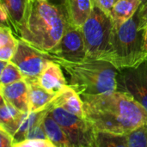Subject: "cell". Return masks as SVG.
Masks as SVG:
<instances>
[{"label":"cell","mask_w":147,"mask_h":147,"mask_svg":"<svg viewBox=\"0 0 147 147\" xmlns=\"http://www.w3.org/2000/svg\"><path fill=\"white\" fill-rule=\"evenodd\" d=\"M113 21L98 7L93 9L82 27L86 48V59L102 60L109 51Z\"/></svg>","instance_id":"obj_5"},{"label":"cell","mask_w":147,"mask_h":147,"mask_svg":"<svg viewBox=\"0 0 147 147\" xmlns=\"http://www.w3.org/2000/svg\"><path fill=\"white\" fill-rule=\"evenodd\" d=\"M51 108H60L75 115L84 117L82 98L80 95L70 85L54 96L47 107V109Z\"/></svg>","instance_id":"obj_12"},{"label":"cell","mask_w":147,"mask_h":147,"mask_svg":"<svg viewBox=\"0 0 147 147\" xmlns=\"http://www.w3.org/2000/svg\"><path fill=\"white\" fill-rule=\"evenodd\" d=\"M14 147H55L47 139H27L20 143L16 144Z\"/></svg>","instance_id":"obj_21"},{"label":"cell","mask_w":147,"mask_h":147,"mask_svg":"<svg viewBox=\"0 0 147 147\" xmlns=\"http://www.w3.org/2000/svg\"><path fill=\"white\" fill-rule=\"evenodd\" d=\"M28 0H0L8 11L10 19V24L18 33L19 27L22 22Z\"/></svg>","instance_id":"obj_19"},{"label":"cell","mask_w":147,"mask_h":147,"mask_svg":"<svg viewBox=\"0 0 147 147\" xmlns=\"http://www.w3.org/2000/svg\"><path fill=\"white\" fill-rule=\"evenodd\" d=\"M14 139L12 135L3 128H0V146L13 147Z\"/></svg>","instance_id":"obj_24"},{"label":"cell","mask_w":147,"mask_h":147,"mask_svg":"<svg viewBox=\"0 0 147 147\" xmlns=\"http://www.w3.org/2000/svg\"><path fill=\"white\" fill-rule=\"evenodd\" d=\"M0 95L1 97L21 112H30L28 84L25 79L8 85H0Z\"/></svg>","instance_id":"obj_10"},{"label":"cell","mask_w":147,"mask_h":147,"mask_svg":"<svg viewBox=\"0 0 147 147\" xmlns=\"http://www.w3.org/2000/svg\"><path fill=\"white\" fill-rule=\"evenodd\" d=\"M138 12V11H137ZM138 13L118 26H113L109 48L102 60L111 63L119 71L139 66L147 60L143 50V30L139 28Z\"/></svg>","instance_id":"obj_4"},{"label":"cell","mask_w":147,"mask_h":147,"mask_svg":"<svg viewBox=\"0 0 147 147\" xmlns=\"http://www.w3.org/2000/svg\"><path fill=\"white\" fill-rule=\"evenodd\" d=\"M19 39H16L9 26L0 27V60L10 61L16 53Z\"/></svg>","instance_id":"obj_18"},{"label":"cell","mask_w":147,"mask_h":147,"mask_svg":"<svg viewBox=\"0 0 147 147\" xmlns=\"http://www.w3.org/2000/svg\"><path fill=\"white\" fill-rule=\"evenodd\" d=\"M41 1H48V0H41Z\"/></svg>","instance_id":"obj_27"},{"label":"cell","mask_w":147,"mask_h":147,"mask_svg":"<svg viewBox=\"0 0 147 147\" xmlns=\"http://www.w3.org/2000/svg\"><path fill=\"white\" fill-rule=\"evenodd\" d=\"M24 79V76L12 61H8L0 71V85H8Z\"/></svg>","instance_id":"obj_20"},{"label":"cell","mask_w":147,"mask_h":147,"mask_svg":"<svg viewBox=\"0 0 147 147\" xmlns=\"http://www.w3.org/2000/svg\"><path fill=\"white\" fill-rule=\"evenodd\" d=\"M117 0H92L93 5L98 7L109 17H111L112 10Z\"/></svg>","instance_id":"obj_22"},{"label":"cell","mask_w":147,"mask_h":147,"mask_svg":"<svg viewBox=\"0 0 147 147\" xmlns=\"http://www.w3.org/2000/svg\"><path fill=\"white\" fill-rule=\"evenodd\" d=\"M141 4L142 0H117L111 14L114 26L121 25L132 18Z\"/></svg>","instance_id":"obj_17"},{"label":"cell","mask_w":147,"mask_h":147,"mask_svg":"<svg viewBox=\"0 0 147 147\" xmlns=\"http://www.w3.org/2000/svg\"><path fill=\"white\" fill-rule=\"evenodd\" d=\"M22 112L1 97L0 104V128L9 133L12 137L16 132L20 121L23 116Z\"/></svg>","instance_id":"obj_15"},{"label":"cell","mask_w":147,"mask_h":147,"mask_svg":"<svg viewBox=\"0 0 147 147\" xmlns=\"http://www.w3.org/2000/svg\"><path fill=\"white\" fill-rule=\"evenodd\" d=\"M28 84V96L30 112H39L47 109L55 94H52L44 89L38 82V79L26 80Z\"/></svg>","instance_id":"obj_14"},{"label":"cell","mask_w":147,"mask_h":147,"mask_svg":"<svg viewBox=\"0 0 147 147\" xmlns=\"http://www.w3.org/2000/svg\"><path fill=\"white\" fill-rule=\"evenodd\" d=\"M68 26L64 3L53 4L48 1L28 0L17 34L22 40L47 53L59 43Z\"/></svg>","instance_id":"obj_2"},{"label":"cell","mask_w":147,"mask_h":147,"mask_svg":"<svg viewBox=\"0 0 147 147\" xmlns=\"http://www.w3.org/2000/svg\"><path fill=\"white\" fill-rule=\"evenodd\" d=\"M63 3L69 23L82 28L92 12V0H64Z\"/></svg>","instance_id":"obj_13"},{"label":"cell","mask_w":147,"mask_h":147,"mask_svg":"<svg viewBox=\"0 0 147 147\" xmlns=\"http://www.w3.org/2000/svg\"><path fill=\"white\" fill-rule=\"evenodd\" d=\"M142 46H143L144 52L147 53V25L145 27V28L143 29V42H142Z\"/></svg>","instance_id":"obj_26"},{"label":"cell","mask_w":147,"mask_h":147,"mask_svg":"<svg viewBox=\"0 0 147 147\" xmlns=\"http://www.w3.org/2000/svg\"><path fill=\"white\" fill-rule=\"evenodd\" d=\"M118 90L128 92L147 110V60L137 67L120 71Z\"/></svg>","instance_id":"obj_9"},{"label":"cell","mask_w":147,"mask_h":147,"mask_svg":"<svg viewBox=\"0 0 147 147\" xmlns=\"http://www.w3.org/2000/svg\"><path fill=\"white\" fill-rule=\"evenodd\" d=\"M38 82L44 89L55 95L69 85L62 71L61 65L53 59H49L46 64L38 78Z\"/></svg>","instance_id":"obj_11"},{"label":"cell","mask_w":147,"mask_h":147,"mask_svg":"<svg viewBox=\"0 0 147 147\" xmlns=\"http://www.w3.org/2000/svg\"><path fill=\"white\" fill-rule=\"evenodd\" d=\"M70 77L69 85L81 95H98L119 88L120 71L111 63L98 59L66 61L55 59Z\"/></svg>","instance_id":"obj_3"},{"label":"cell","mask_w":147,"mask_h":147,"mask_svg":"<svg viewBox=\"0 0 147 147\" xmlns=\"http://www.w3.org/2000/svg\"><path fill=\"white\" fill-rule=\"evenodd\" d=\"M49 59L43 52L19 39L16 53L10 61L17 65L25 80L38 79Z\"/></svg>","instance_id":"obj_8"},{"label":"cell","mask_w":147,"mask_h":147,"mask_svg":"<svg viewBox=\"0 0 147 147\" xmlns=\"http://www.w3.org/2000/svg\"><path fill=\"white\" fill-rule=\"evenodd\" d=\"M80 96L84 117L96 132L127 134L147 125V110L125 90Z\"/></svg>","instance_id":"obj_1"},{"label":"cell","mask_w":147,"mask_h":147,"mask_svg":"<svg viewBox=\"0 0 147 147\" xmlns=\"http://www.w3.org/2000/svg\"><path fill=\"white\" fill-rule=\"evenodd\" d=\"M67 135L72 147H96L97 132L84 117H79L60 108L48 109Z\"/></svg>","instance_id":"obj_6"},{"label":"cell","mask_w":147,"mask_h":147,"mask_svg":"<svg viewBox=\"0 0 147 147\" xmlns=\"http://www.w3.org/2000/svg\"><path fill=\"white\" fill-rule=\"evenodd\" d=\"M43 128L47 139L55 147H72L65 131L53 117L49 109L43 119Z\"/></svg>","instance_id":"obj_16"},{"label":"cell","mask_w":147,"mask_h":147,"mask_svg":"<svg viewBox=\"0 0 147 147\" xmlns=\"http://www.w3.org/2000/svg\"><path fill=\"white\" fill-rule=\"evenodd\" d=\"M137 13L140 22L139 28L140 30H143L147 25V0L140 5Z\"/></svg>","instance_id":"obj_23"},{"label":"cell","mask_w":147,"mask_h":147,"mask_svg":"<svg viewBox=\"0 0 147 147\" xmlns=\"http://www.w3.org/2000/svg\"><path fill=\"white\" fill-rule=\"evenodd\" d=\"M0 18H1V25L9 26V24L10 23L9 16L8 14L7 9L2 3H0Z\"/></svg>","instance_id":"obj_25"},{"label":"cell","mask_w":147,"mask_h":147,"mask_svg":"<svg viewBox=\"0 0 147 147\" xmlns=\"http://www.w3.org/2000/svg\"><path fill=\"white\" fill-rule=\"evenodd\" d=\"M49 59L77 62L86 59V48L81 28L69 23L59 43L49 52L44 53Z\"/></svg>","instance_id":"obj_7"}]
</instances>
